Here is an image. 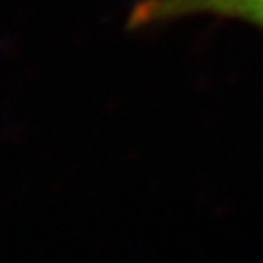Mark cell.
<instances>
[{
  "label": "cell",
  "mask_w": 263,
  "mask_h": 263,
  "mask_svg": "<svg viewBox=\"0 0 263 263\" xmlns=\"http://www.w3.org/2000/svg\"><path fill=\"white\" fill-rule=\"evenodd\" d=\"M199 13L242 19L263 29V0H152L141 11V19L154 21Z\"/></svg>",
  "instance_id": "obj_1"
}]
</instances>
